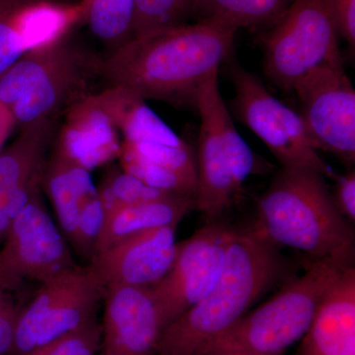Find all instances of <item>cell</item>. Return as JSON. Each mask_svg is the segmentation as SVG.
<instances>
[{
	"label": "cell",
	"instance_id": "1",
	"mask_svg": "<svg viewBox=\"0 0 355 355\" xmlns=\"http://www.w3.org/2000/svg\"><path fill=\"white\" fill-rule=\"evenodd\" d=\"M236 32L198 20L135 37L103 60L102 78L146 100L195 109L198 89L230 58Z\"/></svg>",
	"mask_w": 355,
	"mask_h": 355
},
{
	"label": "cell",
	"instance_id": "2",
	"mask_svg": "<svg viewBox=\"0 0 355 355\" xmlns=\"http://www.w3.org/2000/svg\"><path fill=\"white\" fill-rule=\"evenodd\" d=\"M279 248L250 226L236 230L216 286L200 302L166 327L156 355H198L202 347L246 314L266 291L286 277Z\"/></svg>",
	"mask_w": 355,
	"mask_h": 355
},
{
	"label": "cell",
	"instance_id": "3",
	"mask_svg": "<svg viewBox=\"0 0 355 355\" xmlns=\"http://www.w3.org/2000/svg\"><path fill=\"white\" fill-rule=\"evenodd\" d=\"M252 228L277 248L315 261L354 256V230L336 209L326 177L315 170L280 167L257 203Z\"/></svg>",
	"mask_w": 355,
	"mask_h": 355
},
{
	"label": "cell",
	"instance_id": "4",
	"mask_svg": "<svg viewBox=\"0 0 355 355\" xmlns=\"http://www.w3.org/2000/svg\"><path fill=\"white\" fill-rule=\"evenodd\" d=\"M103 60L72 36L25 53L0 76V102L20 128L57 121L77 102L94 94Z\"/></svg>",
	"mask_w": 355,
	"mask_h": 355
},
{
	"label": "cell",
	"instance_id": "5",
	"mask_svg": "<svg viewBox=\"0 0 355 355\" xmlns=\"http://www.w3.org/2000/svg\"><path fill=\"white\" fill-rule=\"evenodd\" d=\"M354 261V256L315 261L304 275L240 318L207 343L198 355L216 349L282 354L307 333L327 294Z\"/></svg>",
	"mask_w": 355,
	"mask_h": 355
},
{
	"label": "cell",
	"instance_id": "6",
	"mask_svg": "<svg viewBox=\"0 0 355 355\" xmlns=\"http://www.w3.org/2000/svg\"><path fill=\"white\" fill-rule=\"evenodd\" d=\"M195 110L200 118L196 209L214 220L233 205L245 182L263 166L233 123L219 90L218 71L198 89Z\"/></svg>",
	"mask_w": 355,
	"mask_h": 355
},
{
	"label": "cell",
	"instance_id": "7",
	"mask_svg": "<svg viewBox=\"0 0 355 355\" xmlns=\"http://www.w3.org/2000/svg\"><path fill=\"white\" fill-rule=\"evenodd\" d=\"M338 37L330 0H292L263 38V72L279 89L292 91L313 69L343 64Z\"/></svg>",
	"mask_w": 355,
	"mask_h": 355
},
{
	"label": "cell",
	"instance_id": "8",
	"mask_svg": "<svg viewBox=\"0 0 355 355\" xmlns=\"http://www.w3.org/2000/svg\"><path fill=\"white\" fill-rule=\"evenodd\" d=\"M227 62L238 121L266 144L280 167L315 170L331 179L335 172L315 149L299 114L272 96L258 76L230 58Z\"/></svg>",
	"mask_w": 355,
	"mask_h": 355
},
{
	"label": "cell",
	"instance_id": "9",
	"mask_svg": "<svg viewBox=\"0 0 355 355\" xmlns=\"http://www.w3.org/2000/svg\"><path fill=\"white\" fill-rule=\"evenodd\" d=\"M0 249V288L19 291L26 282L40 286L55 279L77 263L67 238L44 205L42 186L14 219Z\"/></svg>",
	"mask_w": 355,
	"mask_h": 355
},
{
	"label": "cell",
	"instance_id": "10",
	"mask_svg": "<svg viewBox=\"0 0 355 355\" xmlns=\"http://www.w3.org/2000/svg\"><path fill=\"white\" fill-rule=\"evenodd\" d=\"M105 291L88 266L77 265L40 286L20 311L15 330V355L71 333L97 318Z\"/></svg>",
	"mask_w": 355,
	"mask_h": 355
},
{
	"label": "cell",
	"instance_id": "11",
	"mask_svg": "<svg viewBox=\"0 0 355 355\" xmlns=\"http://www.w3.org/2000/svg\"><path fill=\"white\" fill-rule=\"evenodd\" d=\"M235 231L214 219L189 239L178 243L171 268L157 284L149 287L162 330L200 302L216 286Z\"/></svg>",
	"mask_w": 355,
	"mask_h": 355
},
{
	"label": "cell",
	"instance_id": "12",
	"mask_svg": "<svg viewBox=\"0 0 355 355\" xmlns=\"http://www.w3.org/2000/svg\"><path fill=\"white\" fill-rule=\"evenodd\" d=\"M301 120L317 151L355 161V91L343 64L313 69L294 84Z\"/></svg>",
	"mask_w": 355,
	"mask_h": 355
},
{
	"label": "cell",
	"instance_id": "13",
	"mask_svg": "<svg viewBox=\"0 0 355 355\" xmlns=\"http://www.w3.org/2000/svg\"><path fill=\"white\" fill-rule=\"evenodd\" d=\"M87 2L0 0V76L30 51L55 43L83 24Z\"/></svg>",
	"mask_w": 355,
	"mask_h": 355
},
{
	"label": "cell",
	"instance_id": "14",
	"mask_svg": "<svg viewBox=\"0 0 355 355\" xmlns=\"http://www.w3.org/2000/svg\"><path fill=\"white\" fill-rule=\"evenodd\" d=\"M177 226L142 231L98 252L88 268L100 286L149 288L171 268L177 253Z\"/></svg>",
	"mask_w": 355,
	"mask_h": 355
},
{
	"label": "cell",
	"instance_id": "15",
	"mask_svg": "<svg viewBox=\"0 0 355 355\" xmlns=\"http://www.w3.org/2000/svg\"><path fill=\"white\" fill-rule=\"evenodd\" d=\"M102 355H156L162 334L149 288L119 286L105 291Z\"/></svg>",
	"mask_w": 355,
	"mask_h": 355
},
{
	"label": "cell",
	"instance_id": "16",
	"mask_svg": "<svg viewBox=\"0 0 355 355\" xmlns=\"http://www.w3.org/2000/svg\"><path fill=\"white\" fill-rule=\"evenodd\" d=\"M64 116L53 150L89 172L119 158L120 132L97 93L70 107Z\"/></svg>",
	"mask_w": 355,
	"mask_h": 355
},
{
	"label": "cell",
	"instance_id": "17",
	"mask_svg": "<svg viewBox=\"0 0 355 355\" xmlns=\"http://www.w3.org/2000/svg\"><path fill=\"white\" fill-rule=\"evenodd\" d=\"M295 355H355V268L331 287Z\"/></svg>",
	"mask_w": 355,
	"mask_h": 355
},
{
	"label": "cell",
	"instance_id": "18",
	"mask_svg": "<svg viewBox=\"0 0 355 355\" xmlns=\"http://www.w3.org/2000/svg\"><path fill=\"white\" fill-rule=\"evenodd\" d=\"M41 186L53 205L60 230L73 247L81 210L98 191L91 172L53 150L44 162Z\"/></svg>",
	"mask_w": 355,
	"mask_h": 355
},
{
	"label": "cell",
	"instance_id": "19",
	"mask_svg": "<svg viewBox=\"0 0 355 355\" xmlns=\"http://www.w3.org/2000/svg\"><path fill=\"white\" fill-rule=\"evenodd\" d=\"M55 121H39L21 128L17 139L0 153V188L30 196L41 184L46 153Z\"/></svg>",
	"mask_w": 355,
	"mask_h": 355
},
{
	"label": "cell",
	"instance_id": "20",
	"mask_svg": "<svg viewBox=\"0 0 355 355\" xmlns=\"http://www.w3.org/2000/svg\"><path fill=\"white\" fill-rule=\"evenodd\" d=\"M193 209H196L195 198L170 195L153 202L137 203L114 210L104 216L95 254L135 233L166 226L178 227L180 222Z\"/></svg>",
	"mask_w": 355,
	"mask_h": 355
},
{
	"label": "cell",
	"instance_id": "21",
	"mask_svg": "<svg viewBox=\"0 0 355 355\" xmlns=\"http://www.w3.org/2000/svg\"><path fill=\"white\" fill-rule=\"evenodd\" d=\"M98 99L123 137V141L155 142L168 146L186 144L153 109L146 100L123 87L108 86Z\"/></svg>",
	"mask_w": 355,
	"mask_h": 355
},
{
	"label": "cell",
	"instance_id": "22",
	"mask_svg": "<svg viewBox=\"0 0 355 355\" xmlns=\"http://www.w3.org/2000/svg\"><path fill=\"white\" fill-rule=\"evenodd\" d=\"M292 0H188L189 16L240 28L272 27Z\"/></svg>",
	"mask_w": 355,
	"mask_h": 355
},
{
	"label": "cell",
	"instance_id": "23",
	"mask_svg": "<svg viewBox=\"0 0 355 355\" xmlns=\"http://www.w3.org/2000/svg\"><path fill=\"white\" fill-rule=\"evenodd\" d=\"M83 24L111 53L135 37V0H86Z\"/></svg>",
	"mask_w": 355,
	"mask_h": 355
},
{
	"label": "cell",
	"instance_id": "24",
	"mask_svg": "<svg viewBox=\"0 0 355 355\" xmlns=\"http://www.w3.org/2000/svg\"><path fill=\"white\" fill-rule=\"evenodd\" d=\"M97 190L104 210V216L121 207L153 202L175 195L147 186L137 178L116 167L110 168L102 178Z\"/></svg>",
	"mask_w": 355,
	"mask_h": 355
},
{
	"label": "cell",
	"instance_id": "25",
	"mask_svg": "<svg viewBox=\"0 0 355 355\" xmlns=\"http://www.w3.org/2000/svg\"><path fill=\"white\" fill-rule=\"evenodd\" d=\"M118 159L120 160L121 169L123 171L137 178L147 186L175 195L196 198L198 180L153 164L132 153L130 148L123 146V142Z\"/></svg>",
	"mask_w": 355,
	"mask_h": 355
},
{
	"label": "cell",
	"instance_id": "26",
	"mask_svg": "<svg viewBox=\"0 0 355 355\" xmlns=\"http://www.w3.org/2000/svg\"><path fill=\"white\" fill-rule=\"evenodd\" d=\"M188 0H135V37L184 24Z\"/></svg>",
	"mask_w": 355,
	"mask_h": 355
},
{
	"label": "cell",
	"instance_id": "27",
	"mask_svg": "<svg viewBox=\"0 0 355 355\" xmlns=\"http://www.w3.org/2000/svg\"><path fill=\"white\" fill-rule=\"evenodd\" d=\"M123 144L139 157L144 158V160L153 164L160 166L183 176L198 180L196 151L187 142L178 146L155 144V142L130 144V142L123 141Z\"/></svg>",
	"mask_w": 355,
	"mask_h": 355
},
{
	"label": "cell",
	"instance_id": "28",
	"mask_svg": "<svg viewBox=\"0 0 355 355\" xmlns=\"http://www.w3.org/2000/svg\"><path fill=\"white\" fill-rule=\"evenodd\" d=\"M101 324L97 318L77 330L55 338L24 355H99Z\"/></svg>",
	"mask_w": 355,
	"mask_h": 355
},
{
	"label": "cell",
	"instance_id": "29",
	"mask_svg": "<svg viewBox=\"0 0 355 355\" xmlns=\"http://www.w3.org/2000/svg\"><path fill=\"white\" fill-rule=\"evenodd\" d=\"M13 293L0 288V355H15V330L22 308Z\"/></svg>",
	"mask_w": 355,
	"mask_h": 355
},
{
	"label": "cell",
	"instance_id": "30",
	"mask_svg": "<svg viewBox=\"0 0 355 355\" xmlns=\"http://www.w3.org/2000/svg\"><path fill=\"white\" fill-rule=\"evenodd\" d=\"M335 188L331 193L336 209L349 223L355 222V173L352 170L345 175H334Z\"/></svg>",
	"mask_w": 355,
	"mask_h": 355
},
{
	"label": "cell",
	"instance_id": "31",
	"mask_svg": "<svg viewBox=\"0 0 355 355\" xmlns=\"http://www.w3.org/2000/svg\"><path fill=\"white\" fill-rule=\"evenodd\" d=\"M340 37L350 50L355 48V0H330Z\"/></svg>",
	"mask_w": 355,
	"mask_h": 355
},
{
	"label": "cell",
	"instance_id": "32",
	"mask_svg": "<svg viewBox=\"0 0 355 355\" xmlns=\"http://www.w3.org/2000/svg\"><path fill=\"white\" fill-rule=\"evenodd\" d=\"M30 196L26 197L0 188V243L3 241L7 231L25 207Z\"/></svg>",
	"mask_w": 355,
	"mask_h": 355
},
{
	"label": "cell",
	"instance_id": "33",
	"mask_svg": "<svg viewBox=\"0 0 355 355\" xmlns=\"http://www.w3.org/2000/svg\"><path fill=\"white\" fill-rule=\"evenodd\" d=\"M17 125L12 112L0 102V153L3 150L4 144L10 137L14 128Z\"/></svg>",
	"mask_w": 355,
	"mask_h": 355
},
{
	"label": "cell",
	"instance_id": "34",
	"mask_svg": "<svg viewBox=\"0 0 355 355\" xmlns=\"http://www.w3.org/2000/svg\"><path fill=\"white\" fill-rule=\"evenodd\" d=\"M203 355H266L254 354V352H242V350L216 349Z\"/></svg>",
	"mask_w": 355,
	"mask_h": 355
},
{
	"label": "cell",
	"instance_id": "35",
	"mask_svg": "<svg viewBox=\"0 0 355 355\" xmlns=\"http://www.w3.org/2000/svg\"><path fill=\"white\" fill-rule=\"evenodd\" d=\"M99 355H102L101 354H100Z\"/></svg>",
	"mask_w": 355,
	"mask_h": 355
}]
</instances>
